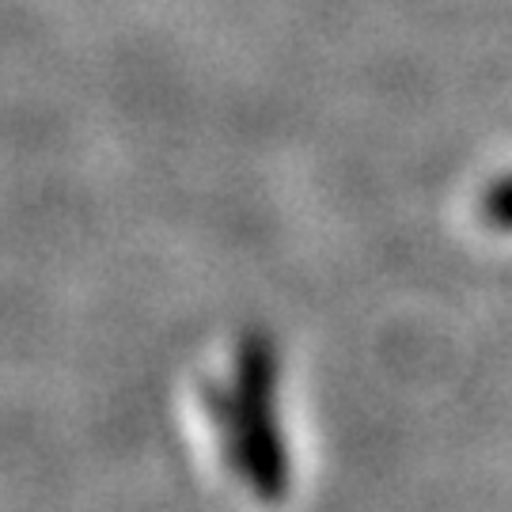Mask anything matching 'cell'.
<instances>
[{"mask_svg":"<svg viewBox=\"0 0 512 512\" xmlns=\"http://www.w3.org/2000/svg\"><path fill=\"white\" fill-rule=\"evenodd\" d=\"M274 380L277 357L270 342H251L239 353L236 376L228 380L217 403V425L224 437V452L236 459L247 478H255L258 490L274 494L285 482V452L277 433L274 414Z\"/></svg>","mask_w":512,"mask_h":512,"instance_id":"cell-1","label":"cell"},{"mask_svg":"<svg viewBox=\"0 0 512 512\" xmlns=\"http://www.w3.org/2000/svg\"><path fill=\"white\" fill-rule=\"evenodd\" d=\"M486 213H490L497 228H509L512 232V183L494 186V194L486 198Z\"/></svg>","mask_w":512,"mask_h":512,"instance_id":"cell-2","label":"cell"}]
</instances>
